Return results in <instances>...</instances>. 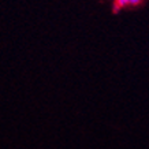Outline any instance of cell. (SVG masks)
Segmentation results:
<instances>
[{"instance_id":"obj_1","label":"cell","mask_w":149,"mask_h":149,"mask_svg":"<svg viewBox=\"0 0 149 149\" xmlns=\"http://www.w3.org/2000/svg\"><path fill=\"white\" fill-rule=\"evenodd\" d=\"M141 0H115V10L123 8L127 6H137L140 4Z\"/></svg>"}]
</instances>
